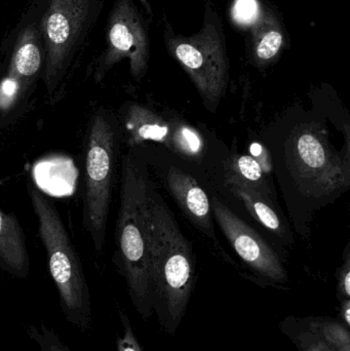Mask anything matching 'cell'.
Listing matches in <instances>:
<instances>
[{"label": "cell", "mask_w": 350, "mask_h": 351, "mask_svg": "<svg viewBox=\"0 0 350 351\" xmlns=\"http://www.w3.org/2000/svg\"><path fill=\"white\" fill-rule=\"evenodd\" d=\"M168 125L166 147L189 160H201L205 154V142L201 134L180 119H171Z\"/></svg>", "instance_id": "9a60e30c"}, {"label": "cell", "mask_w": 350, "mask_h": 351, "mask_svg": "<svg viewBox=\"0 0 350 351\" xmlns=\"http://www.w3.org/2000/svg\"><path fill=\"white\" fill-rule=\"evenodd\" d=\"M281 330L293 342L298 351H334L324 340L306 329L299 319H287L281 325Z\"/></svg>", "instance_id": "d6986e66"}, {"label": "cell", "mask_w": 350, "mask_h": 351, "mask_svg": "<svg viewBox=\"0 0 350 351\" xmlns=\"http://www.w3.org/2000/svg\"><path fill=\"white\" fill-rule=\"evenodd\" d=\"M229 186L232 191L242 200L253 218L256 219L269 230L273 231L277 234H282L283 226H282L281 220L277 213L267 204L266 198L261 192L247 186L238 185V184H232Z\"/></svg>", "instance_id": "e0dca14e"}, {"label": "cell", "mask_w": 350, "mask_h": 351, "mask_svg": "<svg viewBox=\"0 0 350 351\" xmlns=\"http://www.w3.org/2000/svg\"><path fill=\"white\" fill-rule=\"evenodd\" d=\"M119 315H121V321L123 324V334L117 338V351H144L136 337L129 317L123 311L119 313Z\"/></svg>", "instance_id": "44dd1931"}, {"label": "cell", "mask_w": 350, "mask_h": 351, "mask_svg": "<svg viewBox=\"0 0 350 351\" xmlns=\"http://www.w3.org/2000/svg\"><path fill=\"white\" fill-rule=\"evenodd\" d=\"M0 268L14 278H28L30 258L20 220L0 208Z\"/></svg>", "instance_id": "7c38bea8"}, {"label": "cell", "mask_w": 350, "mask_h": 351, "mask_svg": "<svg viewBox=\"0 0 350 351\" xmlns=\"http://www.w3.org/2000/svg\"><path fill=\"white\" fill-rule=\"evenodd\" d=\"M236 18L244 22L255 21L254 16H256L257 8L254 0H240L236 5Z\"/></svg>", "instance_id": "7402d4cb"}, {"label": "cell", "mask_w": 350, "mask_h": 351, "mask_svg": "<svg viewBox=\"0 0 350 351\" xmlns=\"http://www.w3.org/2000/svg\"><path fill=\"white\" fill-rule=\"evenodd\" d=\"M143 8H145L147 14H149L150 16H153V10H152L151 5H150L149 0H140Z\"/></svg>", "instance_id": "d4e9b609"}, {"label": "cell", "mask_w": 350, "mask_h": 351, "mask_svg": "<svg viewBox=\"0 0 350 351\" xmlns=\"http://www.w3.org/2000/svg\"><path fill=\"white\" fill-rule=\"evenodd\" d=\"M302 325L324 340L334 351H350L349 327L328 317L299 319Z\"/></svg>", "instance_id": "ac0fdd59"}, {"label": "cell", "mask_w": 350, "mask_h": 351, "mask_svg": "<svg viewBox=\"0 0 350 351\" xmlns=\"http://www.w3.org/2000/svg\"><path fill=\"white\" fill-rule=\"evenodd\" d=\"M25 330L40 351H71L60 336L43 323L39 326H28Z\"/></svg>", "instance_id": "ffe728a7"}, {"label": "cell", "mask_w": 350, "mask_h": 351, "mask_svg": "<svg viewBox=\"0 0 350 351\" xmlns=\"http://www.w3.org/2000/svg\"><path fill=\"white\" fill-rule=\"evenodd\" d=\"M149 189L143 167L133 154H125L121 165V206L115 230L116 258L132 302L144 321L153 315L147 227Z\"/></svg>", "instance_id": "7a4b0ae2"}, {"label": "cell", "mask_w": 350, "mask_h": 351, "mask_svg": "<svg viewBox=\"0 0 350 351\" xmlns=\"http://www.w3.org/2000/svg\"><path fill=\"white\" fill-rule=\"evenodd\" d=\"M123 125L129 146L145 142H158L166 145L170 125L164 117L139 104H131L123 112Z\"/></svg>", "instance_id": "5bb4252c"}, {"label": "cell", "mask_w": 350, "mask_h": 351, "mask_svg": "<svg viewBox=\"0 0 350 351\" xmlns=\"http://www.w3.org/2000/svg\"><path fill=\"white\" fill-rule=\"evenodd\" d=\"M45 51L38 20L23 27L14 43L10 67L0 82L1 119H18L42 75Z\"/></svg>", "instance_id": "9c48e42d"}, {"label": "cell", "mask_w": 350, "mask_h": 351, "mask_svg": "<svg viewBox=\"0 0 350 351\" xmlns=\"http://www.w3.org/2000/svg\"><path fill=\"white\" fill-rule=\"evenodd\" d=\"M119 137L112 113L104 107L95 110L84 138L82 226L98 255L106 237Z\"/></svg>", "instance_id": "277c9868"}, {"label": "cell", "mask_w": 350, "mask_h": 351, "mask_svg": "<svg viewBox=\"0 0 350 351\" xmlns=\"http://www.w3.org/2000/svg\"><path fill=\"white\" fill-rule=\"evenodd\" d=\"M285 45V33L277 14L271 10L259 12L251 33V56L259 67L273 63Z\"/></svg>", "instance_id": "4fadbf2b"}, {"label": "cell", "mask_w": 350, "mask_h": 351, "mask_svg": "<svg viewBox=\"0 0 350 351\" xmlns=\"http://www.w3.org/2000/svg\"><path fill=\"white\" fill-rule=\"evenodd\" d=\"M27 191L38 221V234L45 249L49 274L59 295L64 317L79 331L92 324L90 289L76 247L53 202L32 183Z\"/></svg>", "instance_id": "3957f363"}, {"label": "cell", "mask_w": 350, "mask_h": 351, "mask_svg": "<svg viewBox=\"0 0 350 351\" xmlns=\"http://www.w3.org/2000/svg\"><path fill=\"white\" fill-rule=\"evenodd\" d=\"M164 40L166 51L192 80L210 109L219 104L229 82V59L223 25L211 1L205 4L203 26L195 34L175 32L164 18Z\"/></svg>", "instance_id": "8992f818"}, {"label": "cell", "mask_w": 350, "mask_h": 351, "mask_svg": "<svg viewBox=\"0 0 350 351\" xmlns=\"http://www.w3.org/2000/svg\"><path fill=\"white\" fill-rule=\"evenodd\" d=\"M166 180L173 195L193 224L214 237L211 202L197 180L175 167H171Z\"/></svg>", "instance_id": "8fae6325"}, {"label": "cell", "mask_w": 350, "mask_h": 351, "mask_svg": "<svg viewBox=\"0 0 350 351\" xmlns=\"http://www.w3.org/2000/svg\"><path fill=\"white\" fill-rule=\"evenodd\" d=\"M211 206L224 234L247 265L273 282H287V271L277 254L254 229L217 198H213Z\"/></svg>", "instance_id": "30bf717a"}, {"label": "cell", "mask_w": 350, "mask_h": 351, "mask_svg": "<svg viewBox=\"0 0 350 351\" xmlns=\"http://www.w3.org/2000/svg\"><path fill=\"white\" fill-rule=\"evenodd\" d=\"M339 292L342 295L343 299H349L350 297V261L349 257H347L345 264L341 267L338 276Z\"/></svg>", "instance_id": "603a6c76"}, {"label": "cell", "mask_w": 350, "mask_h": 351, "mask_svg": "<svg viewBox=\"0 0 350 351\" xmlns=\"http://www.w3.org/2000/svg\"><path fill=\"white\" fill-rule=\"evenodd\" d=\"M150 293L160 327L174 335L195 282V259L171 210L153 190L147 202Z\"/></svg>", "instance_id": "6da1fadb"}, {"label": "cell", "mask_w": 350, "mask_h": 351, "mask_svg": "<svg viewBox=\"0 0 350 351\" xmlns=\"http://www.w3.org/2000/svg\"><path fill=\"white\" fill-rule=\"evenodd\" d=\"M226 183L238 184L262 192L265 188L264 175L260 162L250 156H232L224 167Z\"/></svg>", "instance_id": "2e32d148"}, {"label": "cell", "mask_w": 350, "mask_h": 351, "mask_svg": "<svg viewBox=\"0 0 350 351\" xmlns=\"http://www.w3.org/2000/svg\"><path fill=\"white\" fill-rule=\"evenodd\" d=\"M103 4L104 0H47L38 24L45 51L41 80L51 104L61 99L70 70Z\"/></svg>", "instance_id": "5b68a950"}, {"label": "cell", "mask_w": 350, "mask_h": 351, "mask_svg": "<svg viewBox=\"0 0 350 351\" xmlns=\"http://www.w3.org/2000/svg\"><path fill=\"white\" fill-rule=\"evenodd\" d=\"M341 315L345 326L349 328L350 326V301L349 299H343L341 304Z\"/></svg>", "instance_id": "cb8c5ba5"}, {"label": "cell", "mask_w": 350, "mask_h": 351, "mask_svg": "<svg viewBox=\"0 0 350 351\" xmlns=\"http://www.w3.org/2000/svg\"><path fill=\"white\" fill-rule=\"evenodd\" d=\"M106 32V47L95 66V82H102L111 68L125 59L129 60L134 80L140 82L149 64V33L145 18L133 0L115 1Z\"/></svg>", "instance_id": "52a82bcc"}, {"label": "cell", "mask_w": 350, "mask_h": 351, "mask_svg": "<svg viewBox=\"0 0 350 351\" xmlns=\"http://www.w3.org/2000/svg\"><path fill=\"white\" fill-rule=\"evenodd\" d=\"M290 145L294 176L306 191L323 196L349 186V160H342L332 149L326 136L318 129L298 130Z\"/></svg>", "instance_id": "ba28073f"}]
</instances>
